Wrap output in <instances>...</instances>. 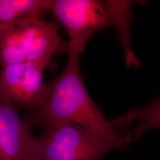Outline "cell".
<instances>
[{
	"label": "cell",
	"instance_id": "cell-4",
	"mask_svg": "<svg viewBox=\"0 0 160 160\" xmlns=\"http://www.w3.org/2000/svg\"><path fill=\"white\" fill-rule=\"evenodd\" d=\"M51 11L68 34V57L80 58L90 37L110 26L103 1L53 0Z\"/></svg>",
	"mask_w": 160,
	"mask_h": 160
},
{
	"label": "cell",
	"instance_id": "cell-6",
	"mask_svg": "<svg viewBox=\"0 0 160 160\" xmlns=\"http://www.w3.org/2000/svg\"><path fill=\"white\" fill-rule=\"evenodd\" d=\"M31 126L17 106L0 99V160H39V137Z\"/></svg>",
	"mask_w": 160,
	"mask_h": 160
},
{
	"label": "cell",
	"instance_id": "cell-2",
	"mask_svg": "<svg viewBox=\"0 0 160 160\" xmlns=\"http://www.w3.org/2000/svg\"><path fill=\"white\" fill-rule=\"evenodd\" d=\"M57 24L41 18L24 20L0 34V67L51 61L62 45Z\"/></svg>",
	"mask_w": 160,
	"mask_h": 160
},
{
	"label": "cell",
	"instance_id": "cell-9",
	"mask_svg": "<svg viewBox=\"0 0 160 160\" xmlns=\"http://www.w3.org/2000/svg\"><path fill=\"white\" fill-rule=\"evenodd\" d=\"M109 14L110 26L117 29L126 57V63L129 68H138L139 61L132 50L130 43V27L132 18L131 1H105Z\"/></svg>",
	"mask_w": 160,
	"mask_h": 160
},
{
	"label": "cell",
	"instance_id": "cell-1",
	"mask_svg": "<svg viewBox=\"0 0 160 160\" xmlns=\"http://www.w3.org/2000/svg\"><path fill=\"white\" fill-rule=\"evenodd\" d=\"M31 125L69 122L82 126L120 148L124 138L106 119L84 85L79 58L68 57L62 72L48 85L46 102L29 121Z\"/></svg>",
	"mask_w": 160,
	"mask_h": 160
},
{
	"label": "cell",
	"instance_id": "cell-8",
	"mask_svg": "<svg viewBox=\"0 0 160 160\" xmlns=\"http://www.w3.org/2000/svg\"><path fill=\"white\" fill-rule=\"evenodd\" d=\"M53 0H0V34L24 20L51 11Z\"/></svg>",
	"mask_w": 160,
	"mask_h": 160
},
{
	"label": "cell",
	"instance_id": "cell-7",
	"mask_svg": "<svg viewBox=\"0 0 160 160\" xmlns=\"http://www.w3.org/2000/svg\"><path fill=\"white\" fill-rule=\"evenodd\" d=\"M110 122L124 140L126 132L135 123V125L126 138V143L133 142L142 137L146 132L160 127L159 101H155L142 109H133L110 120Z\"/></svg>",
	"mask_w": 160,
	"mask_h": 160
},
{
	"label": "cell",
	"instance_id": "cell-3",
	"mask_svg": "<svg viewBox=\"0 0 160 160\" xmlns=\"http://www.w3.org/2000/svg\"><path fill=\"white\" fill-rule=\"evenodd\" d=\"M39 137V160H99L119 148L78 125L60 122L46 125Z\"/></svg>",
	"mask_w": 160,
	"mask_h": 160
},
{
	"label": "cell",
	"instance_id": "cell-5",
	"mask_svg": "<svg viewBox=\"0 0 160 160\" xmlns=\"http://www.w3.org/2000/svg\"><path fill=\"white\" fill-rule=\"evenodd\" d=\"M50 61L24 62L1 67L0 99L23 107L38 109L46 102L48 86L43 81Z\"/></svg>",
	"mask_w": 160,
	"mask_h": 160
}]
</instances>
